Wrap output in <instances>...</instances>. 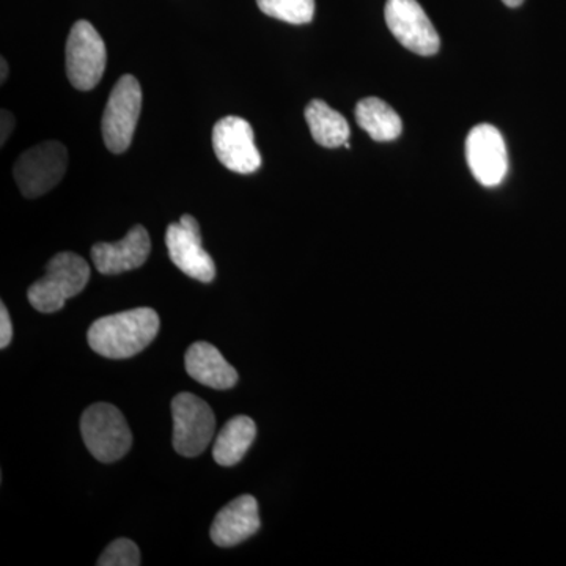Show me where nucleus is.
<instances>
[{"mask_svg": "<svg viewBox=\"0 0 566 566\" xmlns=\"http://www.w3.org/2000/svg\"><path fill=\"white\" fill-rule=\"evenodd\" d=\"M159 315L150 307L103 316L88 329L91 348L107 359H129L144 352L159 333Z\"/></svg>", "mask_w": 566, "mask_h": 566, "instance_id": "nucleus-1", "label": "nucleus"}, {"mask_svg": "<svg viewBox=\"0 0 566 566\" xmlns=\"http://www.w3.org/2000/svg\"><path fill=\"white\" fill-rule=\"evenodd\" d=\"M91 281V266L73 252L52 256L46 274L29 289V303L41 314L62 311L71 297L77 296Z\"/></svg>", "mask_w": 566, "mask_h": 566, "instance_id": "nucleus-2", "label": "nucleus"}, {"mask_svg": "<svg viewBox=\"0 0 566 566\" xmlns=\"http://www.w3.org/2000/svg\"><path fill=\"white\" fill-rule=\"evenodd\" d=\"M81 433L88 452L102 463H115L129 452L133 433L120 409L96 403L81 417Z\"/></svg>", "mask_w": 566, "mask_h": 566, "instance_id": "nucleus-3", "label": "nucleus"}, {"mask_svg": "<svg viewBox=\"0 0 566 566\" xmlns=\"http://www.w3.org/2000/svg\"><path fill=\"white\" fill-rule=\"evenodd\" d=\"M69 169V150L59 140L41 142L22 153L13 175L22 196L36 199L52 191Z\"/></svg>", "mask_w": 566, "mask_h": 566, "instance_id": "nucleus-4", "label": "nucleus"}, {"mask_svg": "<svg viewBox=\"0 0 566 566\" xmlns=\"http://www.w3.org/2000/svg\"><path fill=\"white\" fill-rule=\"evenodd\" d=\"M142 111V87L132 74L112 88L103 115V139L107 150L120 155L132 145Z\"/></svg>", "mask_w": 566, "mask_h": 566, "instance_id": "nucleus-5", "label": "nucleus"}, {"mask_svg": "<svg viewBox=\"0 0 566 566\" xmlns=\"http://www.w3.org/2000/svg\"><path fill=\"white\" fill-rule=\"evenodd\" d=\"M106 44L88 21H77L66 41V76L74 88L88 92L103 80Z\"/></svg>", "mask_w": 566, "mask_h": 566, "instance_id": "nucleus-6", "label": "nucleus"}, {"mask_svg": "<svg viewBox=\"0 0 566 566\" xmlns=\"http://www.w3.org/2000/svg\"><path fill=\"white\" fill-rule=\"evenodd\" d=\"M174 447L181 457L205 452L216 431V417L207 401L193 394H178L172 400Z\"/></svg>", "mask_w": 566, "mask_h": 566, "instance_id": "nucleus-7", "label": "nucleus"}, {"mask_svg": "<svg viewBox=\"0 0 566 566\" xmlns=\"http://www.w3.org/2000/svg\"><path fill=\"white\" fill-rule=\"evenodd\" d=\"M212 148L219 163L234 174H253L262 166L251 123L237 115H229L216 123Z\"/></svg>", "mask_w": 566, "mask_h": 566, "instance_id": "nucleus-8", "label": "nucleus"}, {"mask_svg": "<svg viewBox=\"0 0 566 566\" xmlns=\"http://www.w3.org/2000/svg\"><path fill=\"white\" fill-rule=\"evenodd\" d=\"M167 251L175 266L196 281L210 283L216 277V264L202 245L199 222L182 214L180 222L170 223L166 233Z\"/></svg>", "mask_w": 566, "mask_h": 566, "instance_id": "nucleus-9", "label": "nucleus"}, {"mask_svg": "<svg viewBox=\"0 0 566 566\" xmlns=\"http://www.w3.org/2000/svg\"><path fill=\"white\" fill-rule=\"evenodd\" d=\"M465 161L480 185H501L509 172V153L501 132L488 123L472 128L465 139Z\"/></svg>", "mask_w": 566, "mask_h": 566, "instance_id": "nucleus-10", "label": "nucleus"}, {"mask_svg": "<svg viewBox=\"0 0 566 566\" xmlns=\"http://www.w3.org/2000/svg\"><path fill=\"white\" fill-rule=\"evenodd\" d=\"M385 17L395 39L419 55L439 51L438 32L417 0H387Z\"/></svg>", "mask_w": 566, "mask_h": 566, "instance_id": "nucleus-11", "label": "nucleus"}, {"mask_svg": "<svg viewBox=\"0 0 566 566\" xmlns=\"http://www.w3.org/2000/svg\"><path fill=\"white\" fill-rule=\"evenodd\" d=\"M151 240L147 229L134 226L117 243H98L92 248V260L98 273L115 275L137 270L147 262Z\"/></svg>", "mask_w": 566, "mask_h": 566, "instance_id": "nucleus-12", "label": "nucleus"}, {"mask_svg": "<svg viewBox=\"0 0 566 566\" xmlns=\"http://www.w3.org/2000/svg\"><path fill=\"white\" fill-rule=\"evenodd\" d=\"M260 527L259 502L253 495L243 494L216 515L210 535L214 545L233 547L255 535Z\"/></svg>", "mask_w": 566, "mask_h": 566, "instance_id": "nucleus-13", "label": "nucleus"}, {"mask_svg": "<svg viewBox=\"0 0 566 566\" xmlns=\"http://www.w3.org/2000/svg\"><path fill=\"white\" fill-rule=\"evenodd\" d=\"M185 365L192 379L211 389H232L238 382V371L227 363L214 345L207 342H197L189 346Z\"/></svg>", "mask_w": 566, "mask_h": 566, "instance_id": "nucleus-14", "label": "nucleus"}, {"mask_svg": "<svg viewBox=\"0 0 566 566\" xmlns=\"http://www.w3.org/2000/svg\"><path fill=\"white\" fill-rule=\"evenodd\" d=\"M255 436L256 424L251 417H233L216 438L214 447H212V458H214L216 463L223 465V468H232V465L243 460L253 441H255Z\"/></svg>", "mask_w": 566, "mask_h": 566, "instance_id": "nucleus-15", "label": "nucleus"}, {"mask_svg": "<svg viewBox=\"0 0 566 566\" xmlns=\"http://www.w3.org/2000/svg\"><path fill=\"white\" fill-rule=\"evenodd\" d=\"M305 122L316 144L326 148L342 147L348 142L352 133L344 115L327 106L322 99H314L307 104Z\"/></svg>", "mask_w": 566, "mask_h": 566, "instance_id": "nucleus-16", "label": "nucleus"}, {"mask_svg": "<svg viewBox=\"0 0 566 566\" xmlns=\"http://www.w3.org/2000/svg\"><path fill=\"white\" fill-rule=\"evenodd\" d=\"M356 122L376 142L398 139L403 129L400 115L379 98H365L359 102L356 107Z\"/></svg>", "mask_w": 566, "mask_h": 566, "instance_id": "nucleus-17", "label": "nucleus"}, {"mask_svg": "<svg viewBox=\"0 0 566 566\" xmlns=\"http://www.w3.org/2000/svg\"><path fill=\"white\" fill-rule=\"evenodd\" d=\"M256 3L268 17L289 24H308L314 20L315 0H256Z\"/></svg>", "mask_w": 566, "mask_h": 566, "instance_id": "nucleus-18", "label": "nucleus"}, {"mask_svg": "<svg viewBox=\"0 0 566 566\" xmlns=\"http://www.w3.org/2000/svg\"><path fill=\"white\" fill-rule=\"evenodd\" d=\"M99 566H137L140 565V551L133 539L118 538L112 542L96 562Z\"/></svg>", "mask_w": 566, "mask_h": 566, "instance_id": "nucleus-19", "label": "nucleus"}, {"mask_svg": "<svg viewBox=\"0 0 566 566\" xmlns=\"http://www.w3.org/2000/svg\"><path fill=\"white\" fill-rule=\"evenodd\" d=\"M13 337V326L6 304H0V348L6 349Z\"/></svg>", "mask_w": 566, "mask_h": 566, "instance_id": "nucleus-20", "label": "nucleus"}, {"mask_svg": "<svg viewBox=\"0 0 566 566\" xmlns=\"http://www.w3.org/2000/svg\"><path fill=\"white\" fill-rule=\"evenodd\" d=\"M14 125H17V118L11 114L10 111H2V118H0V145H6L7 140L10 139L11 133H13Z\"/></svg>", "mask_w": 566, "mask_h": 566, "instance_id": "nucleus-21", "label": "nucleus"}, {"mask_svg": "<svg viewBox=\"0 0 566 566\" xmlns=\"http://www.w3.org/2000/svg\"><path fill=\"white\" fill-rule=\"evenodd\" d=\"M0 71H2V74H0V82L6 84L7 77H9V63H7L3 57L0 59Z\"/></svg>", "mask_w": 566, "mask_h": 566, "instance_id": "nucleus-22", "label": "nucleus"}, {"mask_svg": "<svg viewBox=\"0 0 566 566\" xmlns=\"http://www.w3.org/2000/svg\"><path fill=\"white\" fill-rule=\"evenodd\" d=\"M502 2H504L506 7H512V9H515V7H520L524 0H502Z\"/></svg>", "mask_w": 566, "mask_h": 566, "instance_id": "nucleus-23", "label": "nucleus"}]
</instances>
